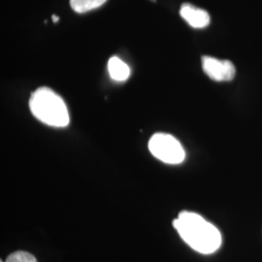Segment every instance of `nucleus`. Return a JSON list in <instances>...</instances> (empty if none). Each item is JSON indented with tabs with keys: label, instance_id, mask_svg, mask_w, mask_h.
Wrapping results in <instances>:
<instances>
[{
	"label": "nucleus",
	"instance_id": "f257e3e1",
	"mask_svg": "<svg viewBox=\"0 0 262 262\" xmlns=\"http://www.w3.org/2000/svg\"><path fill=\"white\" fill-rule=\"evenodd\" d=\"M173 225L181 238L198 253H215L222 245V235L219 229L198 214L182 212L173 222Z\"/></svg>",
	"mask_w": 262,
	"mask_h": 262
},
{
	"label": "nucleus",
	"instance_id": "f03ea898",
	"mask_svg": "<svg viewBox=\"0 0 262 262\" xmlns=\"http://www.w3.org/2000/svg\"><path fill=\"white\" fill-rule=\"evenodd\" d=\"M29 109L40 122L50 126L64 127L69 123L66 102L53 90L46 86L39 88L31 94Z\"/></svg>",
	"mask_w": 262,
	"mask_h": 262
},
{
	"label": "nucleus",
	"instance_id": "7ed1b4c3",
	"mask_svg": "<svg viewBox=\"0 0 262 262\" xmlns=\"http://www.w3.org/2000/svg\"><path fill=\"white\" fill-rule=\"evenodd\" d=\"M149 150L155 158L168 164H179L186 157L181 143L167 133L152 135L149 141Z\"/></svg>",
	"mask_w": 262,
	"mask_h": 262
},
{
	"label": "nucleus",
	"instance_id": "20e7f679",
	"mask_svg": "<svg viewBox=\"0 0 262 262\" xmlns=\"http://www.w3.org/2000/svg\"><path fill=\"white\" fill-rule=\"evenodd\" d=\"M202 68L209 78L216 82L231 81L236 74L234 64L230 60H222L212 56L202 57Z\"/></svg>",
	"mask_w": 262,
	"mask_h": 262
},
{
	"label": "nucleus",
	"instance_id": "39448f33",
	"mask_svg": "<svg viewBox=\"0 0 262 262\" xmlns=\"http://www.w3.org/2000/svg\"><path fill=\"white\" fill-rule=\"evenodd\" d=\"M180 15L187 24L193 28H204L210 24V16L205 10L185 3L181 6Z\"/></svg>",
	"mask_w": 262,
	"mask_h": 262
},
{
	"label": "nucleus",
	"instance_id": "423d86ee",
	"mask_svg": "<svg viewBox=\"0 0 262 262\" xmlns=\"http://www.w3.org/2000/svg\"><path fill=\"white\" fill-rule=\"evenodd\" d=\"M108 70L113 80L118 82H123L127 80L130 76L129 67L118 56H112L109 59Z\"/></svg>",
	"mask_w": 262,
	"mask_h": 262
},
{
	"label": "nucleus",
	"instance_id": "0eeeda50",
	"mask_svg": "<svg viewBox=\"0 0 262 262\" xmlns=\"http://www.w3.org/2000/svg\"><path fill=\"white\" fill-rule=\"evenodd\" d=\"M107 0H70V6L76 13L83 14L103 5Z\"/></svg>",
	"mask_w": 262,
	"mask_h": 262
},
{
	"label": "nucleus",
	"instance_id": "6e6552de",
	"mask_svg": "<svg viewBox=\"0 0 262 262\" xmlns=\"http://www.w3.org/2000/svg\"><path fill=\"white\" fill-rule=\"evenodd\" d=\"M6 262H37V260L31 253L19 251L10 254Z\"/></svg>",
	"mask_w": 262,
	"mask_h": 262
},
{
	"label": "nucleus",
	"instance_id": "1a4fd4ad",
	"mask_svg": "<svg viewBox=\"0 0 262 262\" xmlns=\"http://www.w3.org/2000/svg\"><path fill=\"white\" fill-rule=\"evenodd\" d=\"M52 18H53V21H54V23H57V21L59 20V17H57L56 15H54Z\"/></svg>",
	"mask_w": 262,
	"mask_h": 262
},
{
	"label": "nucleus",
	"instance_id": "9d476101",
	"mask_svg": "<svg viewBox=\"0 0 262 262\" xmlns=\"http://www.w3.org/2000/svg\"><path fill=\"white\" fill-rule=\"evenodd\" d=\"M0 262H2V261H0Z\"/></svg>",
	"mask_w": 262,
	"mask_h": 262
}]
</instances>
